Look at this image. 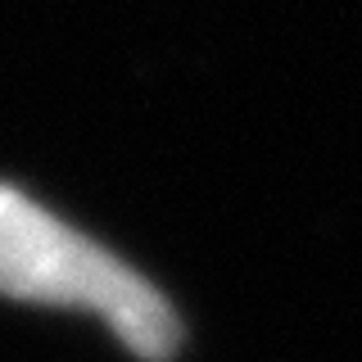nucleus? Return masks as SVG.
I'll return each instance as SVG.
<instances>
[{"mask_svg": "<svg viewBox=\"0 0 362 362\" xmlns=\"http://www.w3.org/2000/svg\"><path fill=\"white\" fill-rule=\"evenodd\" d=\"M0 294L50 308H82L113 326L136 358L163 362L181 344V322L141 272L105 245L0 181Z\"/></svg>", "mask_w": 362, "mask_h": 362, "instance_id": "nucleus-1", "label": "nucleus"}]
</instances>
